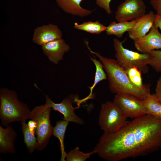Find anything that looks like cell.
<instances>
[{
  "instance_id": "7402d4cb",
  "label": "cell",
  "mask_w": 161,
  "mask_h": 161,
  "mask_svg": "<svg viewBox=\"0 0 161 161\" xmlns=\"http://www.w3.org/2000/svg\"><path fill=\"white\" fill-rule=\"evenodd\" d=\"M126 71L130 80L136 87L141 89L150 88V85L143 84L141 77L142 72L137 68L131 67Z\"/></svg>"
},
{
  "instance_id": "8992f818",
  "label": "cell",
  "mask_w": 161,
  "mask_h": 161,
  "mask_svg": "<svg viewBox=\"0 0 161 161\" xmlns=\"http://www.w3.org/2000/svg\"><path fill=\"white\" fill-rule=\"evenodd\" d=\"M127 118L113 102L107 101L101 105L98 123L104 133L118 131L128 122Z\"/></svg>"
},
{
  "instance_id": "d6986e66",
  "label": "cell",
  "mask_w": 161,
  "mask_h": 161,
  "mask_svg": "<svg viewBox=\"0 0 161 161\" xmlns=\"http://www.w3.org/2000/svg\"><path fill=\"white\" fill-rule=\"evenodd\" d=\"M142 102L148 114L161 118V103L154 94H149Z\"/></svg>"
},
{
  "instance_id": "7a4b0ae2",
  "label": "cell",
  "mask_w": 161,
  "mask_h": 161,
  "mask_svg": "<svg viewBox=\"0 0 161 161\" xmlns=\"http://www.w3.org/2000/svg\"><path fill=\"white\" fill-rule=\"evenodd\" d=\"M85 43L90 52L97 56L101 62L109 80V88L112 93L129 94L142 100L151 94L150 88L141 89L135 86L130 80L126 70L116 60L106 57L93 51L89 47L88 42Z\"/></svg>"
},
{
  "instance_id": "d4e9b609",
  "label": "cell",
  "mask_w": 161,
  "mask_h": 161,
  "mask_svg": "<svg viewBox=\"0 0 161 161\" xmlns=\"http://www.w3.org/2000/svg\"><path fill=\"white\" fill-rule=\"evenodd\" d=\"M112 0H95L96 5L104 10L108 15L112 13L110 7V3Z\"/></svg>"
},
{
  "instance_id": "484cf974",
  "label": "cell",
  "mask_w": 161,
  "mask_h": 161,
  "mask_svg": "<svg viewBox=\"0 0 161 161\" xmlns=\"http://www.w3.org/2000/svg\"><path fill=\"white\" fill-rule=\"evenodd\" d=\"M150 3L157 14L161 17V0H151Z\"/></svg>"
},
{
  "instance_id": "30bf717a",
  "label": "cell",
  "mask_w": 161,
  "mask_h": 161,
  "mask_svg": "<svg viewBox=\"0 0 161 161\" xmlns=\"http://www.w3.org/2000/svg\"><path fill=\"white\" fill-rule=\"evenodd\" d=\"M45 104L54 111H58L63 115V120L68 122H72L79 124H83V120L77 116L74 112V110L79 107H74L72 106L71 99L70 97H66L59 103L53 102L49 97L45 95Z\"/></svg>"
},
{
  "instance_id": "6da1fadb",
  "label": "cell",
  "mask_w": 161,
  "mask_h": 161,
  "mask_svg": "<svg viewBox=\"0 0 161 161\" xmlns=\"http://www.w3.org/2000/svg\"><path fill=\"white\" fill-rule=\"evenodd\" d=\"M160 149L161 118L147 114L129 121L117 132L104 133L93 150L106 160L120 161Z\"/></svg>"
},
{
  "instance_id": "f1b7e54d",
  "label": "cell",
  "mask_w": 161,
  "mask_h": 161,
  "mask_svg": "<svg viewBox=\"0 0 161 161\" xmlns=\"http://www.w3.org/2000/svg\"><path fill=\"white\" fill-rule=\"evenodd\" d=\"M154 24L155 27L159 28L161 32V17L157 14H155Z\"/></svg>"
},
{
  "instance_id": "e0dca14e",
  "label": "cell",
  "mask_w": 161,
  "mask_h": 161,
  "mask_svg": "<svg viewBox=\"0 0 161 161\" xmlns=\"http://www.w3.org/2000/svg\"><path fill=\"white\" fill-rule=\"evenodd\" d=\"M90 60L94 63L96 67L94 81L93 85L89 88L90 89V93L87 97L80 100L77 98H75L74 101L77 103L78 106L79 107L81 103L89 99L94 98V95L92 94V92L94 87L99 82L103 80H106L107 78L106 75L104 71L103 65L102 63L97 60L95 57H94V58L90 57Z\"/></svg>"
},
{
  "instance_id": "ac0fdd59",
  "label": "cell",
  "mask_w": 161,
  "mask_h": 161,
  "mask_svg": "<svg viewBox=\"0 0 161 161\" xmlns=\"http://www.w3.org/2000/svg\"><path fill=\"white\" fill-rule=\"evenodd\" d=\"M69 122L65 120H59L56 122V125L53 127L52 135L57 138L60 143L61 152V161H65L66 153L65 151L64 138L65 134Z\"/></svg>"
},
{
  "instance_id": "603a6c76",
  "label": "cell",
  "mask_w": 161,
  "mask_h": 161,
  "mask_svg": "<svg viewBox=\"0 0 161 161\" xmlns=\"http://www.w3.org/2000/svg\"><path fill=\"white\" fill-rule=\"evenodd\" d=\"M94 153H96V152L94 150L90 152L83 153L77 147L66 153V160L67 161H84Z\"/></svg>"
},
{
  "instance_id": "5bb4252c",
  "label": "cell",
  "mask_w": 161,
  "mask_h": 161,
  "mask_svg": "<svg viewBox=\"0 0 161 161\" xmlns=\"http://www.w3.org/2000/svg\"><path fill=\"white\" fill-rule=\"evenodd\" d=\"M58 6L64 12L72 15L84 17L91 14L93 10L82 7L83 0H55Z\"/></svg>"
},
{
  "instance_id": "277c9868",
  "label": "cell",
  "mask_w": 161,
  "mask_h": 161,
  "mask_svg": "<svg viewBox=\"0 0 161 161\" xmlns=\"http://www.w3.org/2000/svg\"><path fill=\"white\" fill-rule=\"evenodd\" d=\"M125 40L121 41L116 38L113 40L116 60L126 70L135 67L143 73H147L149 70L148 65L151 60L150 55L139 53L125 48L123 44Z\"/></svg>"
},
{
  "instance_id": "3957f363",
  "label": "cell",
  "mask_w": 161,
  "mask_h": 161,
  "mask_svg": "<svg viewBox=\"0 0 161 161\" xmlns=\"http://www.w3.org/2000/svg\"><path fill=\"white\" fill-rule=\"evenodd\" d=\"M31 112L27 105L18 100L15 91L5 88L0 89V118L3 126L30 119Z\"/></svg>"
},
{
  "instance_id": "8fae6325",
  "label": "cell",
  "mask_w": 161,
  "mask_h": 161,
  "mask_svg": "<svg viewBox=\"0 0 161 161\" xmlns=\"http://www.w3.org/2000/svg\"><path fill=\"white\" fill-rule=\"evenodd\" d=\"M62 35V33L58 26L50 23L35 28L32 40L34 43L42 46L50 42L61 38Z\"/></svg>"
},
{
  "instance_id": "4316f807",
  "label": "cell",
  "mask_w": 161,
  "mask_h": 161,
  "mask_svg": "<svg viewBox=\"0 0 161 161\" xmlns=\"http://www.w3.org/2000/svg\"><path fill=\"white\" fill-rule=\"evenodd\" d=\"M154 95L161 103V76L157 81Z\"/></svg>"
},
{
  "instance_id": "9c48e42d",
  "label": "cell",
  "mask_w": 161,
  "mask_h": 161,
  "mask_svg": "<svg viewBox=\"0 0 161 161\" xmlns=\"http://www.w3.org/2000/svg\"><path fill=\"white\" fill-rule=\"evenodd\" d=\"M134 44L138 51L149 54L152 50L161 49V33L154 24L148 34L134 41Z\"/></svg>"
},
{
  "instance_id": "44dd1931",
  "label": "cell",
  "mask_w": 161,
  "mask_h": 161,
  "mask_svg": "<svg viewBox=\"0 0 161 161\" xmlns=\"http://www.w3.org/2000/svg\"><path fill=\"white\" fill-rule=\"evenodd\" d=\"M21 130L24 137V142L30 154L32 153L37 147V138L34 134L30 130L26 120L21 122Z\"/></svg>"
},
{
  "instance_id": "4fadbf2b",
  "label": "cell",
  "mask_w": 161,
  "mask_h": 161,
  "mask_svg": "<svg viewBox=\"0 0 161 161\" xmlns=\"http://www.w3.org/2000/svg\"><path fill=\"white\" fill-rule=\"evenodd\" d=\"M155 16L151 10L137 19L134 26L128 32L129 38L134 41L146 35L154 24Z\"/></svg>"
},
{
  "instance_id": "ffe728a7",
  "label": "cell",
  "mask_w": 161,
  "mask_h": 161,
  "mask_svg": "<svg viewBox=\"0 0 161 161\" xmlns=\"http://www.w3.org/2000/svg\"><path fill=\"white\" fill-rule=\"evenodd\" d=\"M73 27L76 29L92 34H100L103 32L105 31L106 27L97 21L95 22H84L80 24L75 22Z\"/></svg>"
},
{
  "instance_id": "cb8c5ba5",
  "label": "cell",
  "mask_w": 161,
  "mask_h": 161,
  "mask_svg": "<svg viewBox=\"0 0 161 161\" xmlns=\"http://www.w3.org/2000/svg\"><path fill=\"white\" fill-rule=\"evenodd\" d=\"M149 54L151 58L149 65L157 72H161V50H153Z\"/></svg>"
},
{
  "instance_id": "ba28073f",
  "label": "cell",
  "mask_w": 161,
  "mask_h": 161,
  "mask_svg": "<svg viewBox=\"0 0 161 161\" xmlns=\"http://www.w3.org/2000/svg\"><path fill=\"white\" fill-rule=\"evenodd\" d=\"M146 9L143 0H125L118 6L115 18L118 22L137 19L146 14Z\"/></svg>"
},
{
  "instance_id": "9a60e30c",
  "label": "cell",
  "mask_w": 161,
  "mask_h": 161,
  "mask_svg": "<svg viewBox=\"0 0 161 161\" xmlns=\"http://www.w3.org/2000/svg\"><path fill=\"white\" fill-rule=\"evenodd\" d=\"M17 134L11 126L3 128L0 126V153H15L14 142Z\"/></svg>"
},
{
  "instance_id": "2e32d148",
  "label": "cell",
  "mask_w": 161,
  "mask_h": 161,
  "mask_svg": "<svg viewBox=\"0 0 161 161\" xmlns=\"http://www.w3.org/2000/svg\"><path fill=\"white\" fill-rule=\"evenodd\" d=\"M136 19L127 21L111 22L106 27V34L108 35H114L118 38H122L126 32L130 31L136 23Z\"/></svg>"
},
{
  "instance_id": "52a82bcc",
  "label": "cell",
  "mask_w": 161,
  "mask_h": 161,
  "mask_svg": "<svg viewBox=\"0 0 161 161\" xmlns=\"http://www.w3.org/2000/svg\"><path fill=\"white\" fill-rule=\"evenodd\" d=\"M113 103L127 118L134 119L148 114L142 100L129 94H116Z\"/></svg>"
},
{
  "instance_id": "5b68a950",
  "label": "cell",
  "mask_w": 161,
  "mask_h": 161,
  "mask_svg": "<svg viewBox=\"0 0 161 161\" xmlns=\"http://www.w3.org/2000/svg\"><path fill=\"white\" fill-rule=\"evenodd\" d=\"M51 108L45 103L35 107L31 112L30 119L36 124V149L41 151L46 147L52 135L53 127L51 124L50 115Z\"/></svg>"
},
{
  "instance_id": "7c38bea8",
  "label": "cell",
  "mask_w": 161,
  "mask_h": 161,
  "mask_svg": "<svg viewBox=\"0 0 161 161\" xmlns=\"http://www.w3.org/2000/svg\"><path fill=\"white\" fill-rule=\"evenodd\" d=\"M41 49L44 54L50 61L57 64L63 60L64 54L69 52L70 47L61 38L42 46Z\"/></svg>"
},
{
  "instance_id": "83f0119b",
  "label": "cell",
  "mask_w": 161,
  "mask_h": 161,
  "mask_svg": "<svg viewBox=\"0 0 161 161\" xmlns=\"http://www.w3.org/2000/svg\"><path fill=\"white\" fill-rule=\"evenodd\" d=\"M27 125L30 131L35 134L36 128V123L33 120H31L28 121Z\"/></svg>"
}]
</instances>
